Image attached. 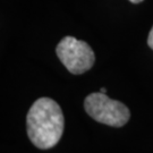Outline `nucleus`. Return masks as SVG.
I'll return each mask as SVG.
<instances>
[{"label":"nucleus","instance_id":"1","mask_svg":"<svg viewBox=\"0 0 153 153\" xmlns=\"http://www.w3.org/2000/svg\"><path fill=\"white\" fill-rule=\"evenodd\" d=\"M64 126V114L59 104L52 99H38L28 110L26 117L28 138L41 150L53 148L60 141Z\"/></svg>","mask_w":153,"mask_h":153},{"label":"nucleus","instance_id":"2","mask_svg":"<svg viewBox=\"0 0 153 153\" xmlns=\"http://www.w3.org/2000/svg\"><path fill=\"white\" fill-rule=\"evenodd\" d=\"M84 108L94 120L112 127H123L131 118L129 109L125 104L110 99L105 93L94 92L85 98Z\"/></svg>","mask_w":153,"mask_h":153},{"label":"nucleus","instance_id":"3","mask_svg":"<svg viewBox=\"0 0 153 153\" xmlns=\"http://www.w3.org/2000/svg\"><path fill=\"white\" fill-rule=\"evenodd\" d=\"M56 52L59 60L74 75H81L91 69L95 61L92 48L74 36H65L58 43Z\"/></svg>","mask_w":153,"mask_h":153},{"label":"nucleus","instance_id":"4","mask_svg":"<svg viewBox=\"0 0 153 153\" xmlns=\"http://www.w3.org/2000/svg\"><path fill=\"white\" fill-rule=\"evenodd\" d=\"M148 44L149 47L153 50V27L151 28V31L149 33V36H148Z\"/></svg>","mask_w":153,"mask_h":153},{"label":"nucleus","instance_id":"5","mask_svg":"<svg viewBox=\"0 0 153 153\" xmlns=\"http://www.w3.org/2000/svg\"><path fill=\"white\" fill-rule=\"evenodd\" d=\"M131 4H140V2H142L143 0H129Z\"/></svg>","mask_w":153,"mask_h":153},{"label":"nucleus","instance_id":"6","mask_svg":"<svg viewBox=\"0 0 153 153\" xmlns=\"http://www.w3.org/2000/svg\"><path fill=\"white\" fill-rule=\"evenodd\" d=\"M100 92L107 93V88H100Z\"/></svg>","mask_w":153,"mask_h":153}]
</instances>
